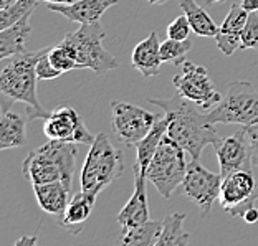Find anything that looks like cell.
Segmentation results:
<instances>
[{"mask_svg": "<svg viewBox=\"0 0 258 246\" xmlns=\"http://www.w3.org/2000/svg\"><path fill=\"white\" fill-rule=\"evenodd\" d=\"M154 106L161 108L167 118V136L174 139L192 159H201L207 145L220 140L215 124L207 119V111L175 91L167 99L148 98Z\"/></svg>", "mask_w": 258, "mask_h": 246, "instance_id": "1", "label": "cell"}, {"mask_svg": "<svg viewBox=\"0 0 258 246\" xmlns=\"http://www.w3.org/2000/svg\"><path fill=\"white\" fill-rule=\"evenodd\" d=\"M50 46L40 51H23L12 56V61L0 73V104L2 113L10 111L14 103L28 106V119H45L50 114L37 98V63Z\"/></svg>", "mask_w": 258, "mask_h": 246, "instance_id": "2", "label": "cell"}, {"mask_svg": "<svg viewBox=\"0 0 258 246\" xmlns=\"http://www.w3.org/2000/svg\"><path fill=\"white\" fill-rule=\"evenodd\" d=\"M76 167V145L63 140H48L32 150L22 163L23 177L32 185L63 182L72 190Z\"/></svg>", "mask_w": 258, "mask_h": 246, "instance_id": "3", "label": "cell"}, {"mask_svg": "<svg viewBox=\"0 0 258 246\" xmlns=\"http://www.w3.org/2000/svg\"><path fill=\"white\" fill-rule=\"evenodd\" d=\"M104 37H106V32L99 22L83 23L76 32L64 35L60 45L78 61L81 69L90 68L98 76H101L119 66L118 58L104 48Z\"/></svg>", "mask_w": 258, "mask_h": 246, "instance_id": "4", "label": "cell"}, {"mask_svg": "<svg viewBox=\"0 0 258 246\" xmlns=\"http://www.w3.org/2000/svg\"><path fill=\"white\" fill-rule=\"evenodd\" d=\"M124 171V155L114 147L104 132H99L88 152L81 171V190L99 195L108 185L121 177Z\"/></svg>", "mask_w": 258, "mask_h": 246, "instance_id": "5", "label": "cell"}, {"mask_svg": "<svg viewBox=\"0 0 258 246\" xmlns=\"http://www.w3.org/2000/svg\"><path fill=\"white\" fill-rule=\"evenodd\" d=\"M212 124H258V91L248 81H235L227 86L225 96L207 111Z\"/></svg>", "mask_w": 258, "mask_h": 246, "instance_id": "6", "label": "cell"}, {"mask_svg": "<svg viewBox=\"0 0 258 246\" xmlns=\"http://www.w3.org/2000/svg\"><path fill=\"white\" fill-rule=\"evenodd\" d=\"M185 172V150L166 134L146 171L148 180L164 198H171L177 187L182 185Z\"/></svg>", "mask_w": 258, "mask_h": 246, "instance_id": "7", "label": "cell"}, {"mask_svg": "<svg viewBox=\"0 0 258 246\" xmlns=\"http://www.w3.org/2000/svg\"><path fill=\"white\" fill-rule=\"evenodd\" d=\"M111 129L116 134V137L129 147H136L139 140H143L154 127L159 116L149 113L136 104L124 101H111Z\"/></svg>", "mask_w": 258, "mask_h": 246, "instance_id": "8", "label": "cell"}, {"mask_svg": "<svg viewBox=\"0 0 258 246\" xmlns=\"http://www.w3.org/2000/svg\"><path fill=\"white\" fill-rule=\"evenodd\" d=\"M222 180H224L222 174L210 172L201 163V159H192L187 163L182 192L201 210L204 218H207L212 212V205L219 202Z\"/></svg>", "mask_w": 258, "mask_h": 246, "instance_id": "9", "label": "cell"}, {"mask_svg": "<svg viewBox=\"0 0 258 246\" xmlns=\"http://www.w3.org/2000/svg\"><path fill=\"white\" fill-rule=\"evenodd\" d=\"M172 85L179 95L190 99V101H194L197 106H201L205 111L219 104L220 99L224 98L217 91L207 69L187 60L182 64V71L174 76Z\"/></svg>", "mask_w": 258, "mask_h": 246, "instance_id": "10", "label": "cell"}, {"mask_svg": "<svg viewBox=\"0 0 258 246\" xmlns=\"http://www.w3.org/2000/svg\"><path fill=\"white\" fill-rule=\"evenodd\" d=\"M258 202V185L253 172L237 171L224 177L220 187L219 203L230 216H242Z\"/></svg>", "mask_w": 258, "mask_h": 246, "instance_id": "11", "label": "cell"}, {"mask_svg": "<svg viewBox=\"0 0 258 246\" xmlns=\"http://www.w3.org/2000/svg\"><path fill=\"white\" fill-rule=\"evenodd\" d=\"M43 132L51 140L91 145L96 137L88 131L81 116L70 106H60L43 119Z\"/></svg>", "mask_w": 258, "mask_h": 246, "instance_id": "12", "label": "cell"}, {"mask_svg": "<svg viewBox=\"0 0 258 246\" xmlns=\"http://www.w3.org/2000/svg\"><path fill=\"white\" fill-rule=\"evenodd\" d=\"M217 159H219L222 177L237 172V171H250L253 172V162H251V149L247 127L242 126L232 136L220 139L214 144Z\"/></svg>", "mask_w": 258, "mask_h": 246, "instance_id": "13", "label": "cell"}, {"mask_svg": "<svg viewBox=\"0 0 258 246\" xmlns=\"http://www.w3.org/2000/svg\"><path fill=\"white\" fill-rule=\"evenodd\" d=\"M146 182H148V175L143 172H134V192L131 198L127 200V203L118 213V223L122 233H126L131 228L151 220Z\"/></svg>", "mask_w": 258, "mask_h": 246, "instance_id": "14", "label": "cell"}, {"mask_svg": "<svg viewBox=\"0 0 258 246\" xmlns=\"http://www.w3.org/2000/svg\"><path fill=\"white\" fill-rule=\"evenodd\" d=\"M118 4L119 0H76L73 4H46V7L70 22L83 25L99 22L108 9Z\"/></svg>", "mask_w": 258, "mask_h": 246, "instance_id": "15", "label": "cell"}, {"mask_svg": "<svg viewBox=\"0 0 258 246\" xmlns=\"http://www.w3.org/2000/svg\"><path fill=\"white\" fill-rule=\"evenodd\" d=\"M248 15L250 12L245 10L242 4H232L228 15L219 28V33L215 35L217 46L225 56L233 55L235 50H238L240 45H242V32L248 20Z\"/></svg>", "mask_w": 258, "mask_h": 246, "instance_id": "16", "label": "cell"}, {"mask_svg": "<svg viewBox=\"0 0 258 246\" xmlns=\"http://www.w3.org/2000/svg\"><path fill=\"white\" fill-rule=\"evenodd\" d=\"M162 63L164 61L161 56L159 37H157L156 32H151L143 42H139L134 46L131 55V64L144 78H152V76L159 74Z\"/></svg>", "mask_w": 258, "mask_h": 246, "instance_id": "17", "label": "cell"}, {"mask_svg": "<svg viewBox=\"0 0 258 246\" xmlns=\"http://www.w3.org/2000/svg\"><path fill=\"white\" fill-rule=\"evenodd\" d=\"M96 193L80 190L76 195L68 202V207L64 210L63 218L60 220V225L72 231V235H78L83 230V225L90 218L96 202Z\"/></svg>", "mask_w": 258, "mask_h": 246, "instance_id": "18", "label": "cell"}, {"mask_svg": "<svg viewBox=\"0 0 258 246\" xmlns=\"http://www.w3.org/2000/svg\"><path fill=\"white\" fill-rule=\"evenodd\" d=\"M35 198L38 202V207L45 213L53 215L60 221L64 215V210L68 207V193L70 189L63 182H48V184H38L33 185Z\"/></svg>", "mask_w": 258, "mask_h": 246, "instance_id": "19", "label": "cell"}, {"mask_svg": "<svg viewBox=\"0 0 258 246\" xmlns=\"http://www.w3.org/2000/svg\"><path fill=\"white\" fill-rule=\"evenodd\" d=\"M166 134H167V118H166V114H164L162 118H157L154 127L151 129L148 136L136 144L138 155H136V162H134V166H133L134 172L146 174L152 157H154L157 149H159V145Z\"/></svg>", "mask_w": 258, "mask_h": 246, "instance_id": "20", "label": "cell"}, {"mask_svg": "<svg viewBox=\"0 0 258 246\" xmlns=\"http://www.w3.org/2000/svg\"><path fill=\"white\" fill-rule=\"evenodd\" d=\"M30 17L32 15L23 17L15 25L0 30V60L27 51L25 43L32 33Z\"/></svg>", "mask_w": 258, "mask_h": 246, "instance_id": "21", "label": "cell"}, {"mask_svg": "<svg viewBox=\"0 0 258 246\" xmlns=\"http://www.w3.org/2000/svg\"><path fill=\"white\" fill-rule=\"evenodd\" d=\"M27 144L25 118L14 111H5L0 119V149H17Z\"/></svg>", "mask_w": 258, "mask_h": 246, "instance_id": "22", "label": "cell"}, {"mask_svg": "<svg viewBox=\"0 0 258 246\" xmlns=\"http://www.w3.org/2000/svg\"><path fill=\"white\" fill-rule=\"evenodd\" d=\"M179 7L189 19V23L192 27V32L199 35V37H214L219 33V27L215 25L207 12H205L201 5L197 4V0H180Z\"/></svg>", "mask_w": 258, "mask_h": 246, "instance_id": "23", "label": "cell"}, {"mask_svg": "<svg viewBox=\"0 0 258 246\" xmlns=\"http://www.w3.org/2000/svg\"><path fill=\"white\" fill-rule=\"evenodd\" d=\"M162 231V220H148L122 233L121 244L124 246H156Z\"/></svg>", "mask_w": 258, "mask_h": 246, "instance_id": "24", "label": "cell"}, {"mask_svg": "<svg viewBox=\"0 0 258 246\" xmlns=\"http://www.w3.org/2000/svg\"><path fill=\"white\" fill-rule=\"evenodd\" d=\"M187 216L184 213H171L162 220V231L156 246H185L190 243V235L182 230Z\"/></svg>", "mask_w": 258, "mask_h": 246, "instance_id": "25", "label": "cell"}, {"mask_svg": "<svg viewBox=\"0 0 258 246\" xmlns=\"http://www.w3.org/2000/svg\"><path fill=\"white\" fill-rule=\"evenodd\" d=\"M194 48V43L187 40H174L169 38L161 43V56L164 63H171L175 66H182L185 63V55Z\"/></svg>", "mask_w": 258, "mask_h": 246, "instance_id": "26", "label": "cell"}, {"mask_svg": "<svg viewBox=\"0 0 258 246\" xmlns=\"http://www.w3.org/2000/svg\"><path fill=\"white\" fill-rule=\"evenodd\" d=\"M38 0H17L10 7L0 10V30L15 25L23 17L32 15Z\"/></svg>", "mask_w": 258, "mask_h": 246, "instance_id": "27", "label": "cell"}, {"mask_svg": "<svg viewBox=\"0 0 258 246\" xmlns=\"http://www.w3.org/2000/svg\"><path fill=\"white\" fill-rule=\"evenodd\" d=\"M48 60L51 61V64L58 69L60 73H67V71H72V69H81L78 61L68 53L67 48L58 43L56 46H50L48 50Z\"/></svg>", "mask_w": 258, "mask_h": 246, "instance_id": "28", "label": "cell"}, {"mask_svg": "<svg viewBox=\"0 0 258 246\" xmlns=\"http://www.w3.org/2000/svg\"><path fill=\"white\" fill-rule=\"evenodd\" d=\"M240 50H255L258 51V14L250 12L248 20L242 32V45Z\"/></svg>", "mask_w": 258, "mask_h": 246, "instance_id": "29", "label": "cell"}, {"mask_svg": "<svg viewBox=\"0 0 258 246\" xmlns=\"http://www.w3.org/2000/svg\"><path fill=\"white\" fill-rule=\"evenodd\" d=\"M190 32H192V27L185 14L177 17V19L169 23V27H167V37L174 40H187Z\"/></svg>", "mask_w": 258, "mask_h": 246, "instance_id": "30", "label": "cell"}, {"mask_svg": "<svg viewBox=\"0 0 258 246\" xmlns=\"http://www.w3.org/2000/svg\"><path fill=\"white\" fill-rule=\"evenodd\" d=\"M48 50L45 51L43 56L40 58L38 63H37V76H38V79H55V78H58V76L63 74V73L58 71L53 64H51V61L48 60Z\"/></svg>", "mask_w": 258, "mask_h": 246, "instance_id": "31", "label": "cell"}, {"mask_svg": "<svg viewBox=\"0 0 258 246\" xmlns=\"http://www.w3.org/2000/svg\"><path fill=\"white\" fill-rule=\"evenodd\" d=\"M248 132V139H250V149H251V162H253V167L258 169V124L253 126H245Z\"/></svg>", "mask_w": 258, "mask_h": 246, "instance_id": "32", "label": "cell"}, {"mask_svg": "<svg viewBox=\"0 0 258 246\" xmlns=\"http://www.w3.org/2000/svg\"><path fill=\"white\" fill-rule=\"evenodd\" d=\"M242 218L245 220V223H248V225L256 223V221H258V208L256 207L248 208L247 212H245V215L242 216Z\"/></svg>", "mask_w": 258, "mask_h": 246, "instance_id": "33", "label": "cell"}, {"mask_svg": "<svg viewBox=\"0 0 258 246\" xmlns=\"http://www.w3.org/2000/svg\"><path fill=\"white\" fill-rule=\"evenodd\" d=\"M38 243V238L35 236V235H32V236H23V238H20L19 241L15 243V246H23V244H37Z\"/></svg>", "mask_w": 258, "mask_h": 246, "instance_id": "34", "label": "cell"}, {"mask_svg": "<svg viewBox=\"0 0 258 246\" xmlns=\"http://www.w3.org/2000/svg\"><path fill=\"white\" fill-rule=\"evenodd\" d=\"M240 4L243 5L245 10H248V12H258V0H242Z\"/></svg>", "mask_w": 258, "mask_h": 246, "instance_id": "35", "label": "cell"}, {"mask_svg": "<svg viewBox=\"0 0 258 246\" xmlns=\"http://www.w3.org/2000/svg\"><path fill=\"white\" fill-rule=\"evenodd\" d=\"M17 0H0V10H4V9H7L10 7L12 4H15Z\"/></svg>", "mask_w": 258, "mask_h": 246, "instance_id": "36", "label": "cell"}, {"mask_svg": "<svg viewBox=\"0 0 258 246\" xmlns=\"http://www.w3.org/2000/svg\"><path fill=\"white\" fill-rule=\"evenodd\" d=\"M46 4H73L76 0H43Z\"/></svg>", "mask_w": 258, "mask_h": 246, "instance_id": "37", "label": "cell"}, {"mask_svg": "<svg viewBox=\"0 0 258 246\" xmlns=\"http://www.w3.org/2000/svg\"><path fill=\"white\" fill-rule=\"evenodd\" d=\"M148 2L151 5H164V4H167L169 0H148Z\"/></svg>", "mask_w": 258, "mask_h": 246, "instance_id": "38", "label": "cell"}, {"mask_svg": "<svg viewBox=\"0 0 258 246\" xmlns=\"http://www.w3.org/2000/svg\"><path fill=\"white\" fill-rule=\"evenodd\" d=\"M207 4H219V2H225V0H205Z\"/></svg>", "mask_w": 258, "mask_h": 246, "instance_id": "39", "label": "cell"}]
</instances>
